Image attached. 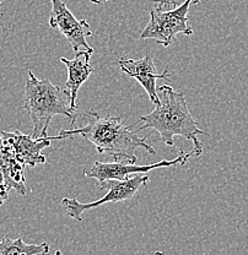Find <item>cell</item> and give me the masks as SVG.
<instances>
[{
  "mask_svg": "<svg viewBox=\"0 0 248 255\" xmlns=\"http://www.w3.org/2000/svg\"><path fill=\"white\" fill-rule=\"evenodd\" d=\"M199 2L201 0H187L172 10L156 6L150 11V21L141 32L140 39H155L157 43L167 48L175 42L178 33L192 36L193 30L188 22V11L191 5Z\"/></svg>",
  "mask_w": 248,
  "mask_h": 255,
  "instance_id": "cell-4",
  "label": "cell"
},
{
  "mask_svg": "<svg viewBox=\"0 0 248 255\" xmlns=\"http://www.w3.org/2000/svg\"><path fill=\"white\" fill-rule=\"evenodd\" d=\"M0 168H1L10 188L25 196L27 193L25 180V166H22L16 159L11 147L2 139L1 135H0Z\"/></svg>",
  "mask_w": 248,
  "mask_h": 255,
  "instance_id": "cell-11",
  "label": "cell"
},
{
  "mask_svg": "<svg viewBox=\"0 0 248 255\" xmlns=\"http://www.w3.org/2000/svg\"><path fill=\"white\" fill-rule=\"evenodd\" d=\"M23 108L32 122V137H46L48 127L54 116H64L75 123V110L71 107L70 94L53 85L48 79H38L31 70L25 85Z\"/></svg>",
  "mask_w": 248,
  "mask_h": 255,
  "instance_id": "cell-3",
  "label": "cell"
},
{
  "mask_svg": "<svg viewBox=\"0 0 248 255\" xmlns=\"http://www.w3.org/2000/svg\"><path fill=\"white\" fill-rule=\"evenodd\" d=\"M160 105L149 114L141 116L138 123H144L137 130L141 131L146 128L156 130L160 137L166 145L175 146V136H183L193 142L194 157H199L203 153V143L199 141L198 135H209L207 131L199 129L198 123L187 106L183 92L175 91L169 85L157 87Z\"/></svg>",
  "mask_w": 248,
  "mask_h": 255,
  "instance_id": "cell-2",
  "label": "cell"
},
{
  "mask_svg": "<svg viewBox=\"0 0 248 255\" xmlns=\"http://www.w3.org/2000/svg\"><path fill=\"white\" fill-rule=\"evenodd\" d=\"M50 2H52V11L49 15L50 27L59 31L68 39L74 53H78L82 49L93 54V48L87 43V37L92 36L89 22L85 20H78L63 0H50Z\"/></svg>",
  "mask_w": 248,
  "mask_h": 255,
  "instance_id": "cell-7",
  "label": "cell"
},
{
  "mask_svg": "<svg viewBox=\"0 0 248 255\" xmlns=\"http://www.w3.org/2000/svg\"><path fill=\"white\" fill-rule=\"evenodd\" d=\"M85 116L89 117L86 124L69 130L63 129L58 135L62 139L81 135L95 146L98 153H108L118 163L135 164L137 148H144L151 155L156 153L155 148L146 142V137L133 131V126L125 127L121 117L100 116L96 112H86Z\"/></svg>",
  "mask_w": 248,
  "mask_h": 255,
  "instance_id": "cell-1",
  "label": "cell"
},
{
  "mask_svg": "<svg viewBox=\"0 0 248 255\" xmlns=\"http://www.w3.org/2000/svg\"><path fill=\"white\" fill-rule=\"evenodd\" d=\"M150 1L155 2L160 7H173L175 9V7L181 6L187 0H150Z\"/></svg>",
  "mask_w": 248,
  "mask_h": 255,
  "instance_id": "cell-14",
  "label": "cell"
},
{
  "mask_svg": "<svg viewBox=\"0 0 248 255\" xmlns=\"http://www.w3.org/2000/svg\"><path fill=\"white\" fill-rule=\"evenodd\" d=\"M91 53L86 50H80L75 53L74 59H68V58L62 57L60 62L65 64L68 68V80H66L64 89L70 94L71 97V107L73 110H78L76 100H78V92L84 82L89 80L90 75L93 73V68L90 64V58Z\"/></svg>",
  "mask_w": 248,
  "mask_h": 255,
  "instance_id": "cell-10",
  "label": "cell"
},
{
  "mask_svg": "<svg viewBox=\"0 0 248 255\" xmlns=\"http://www.w3.org/2000/svg\"><path fill=\"white\" fill-rule=\"evenodd\" d=\"M193 156V152H185V151H180L178 156L175 159L171 161H160L157 163L146 164V166H137V164H127V163H118V162H113V163H105V162H95L90 168L84 169L85 177L87 178H95L98 180L100 184V190L103 189L106 182L107 180H125L129 178L130 174H145L149 171H153L156 168H165V167H173V166H185L188 161L189 157Z\"/></svg>",
  "mask_w": 248,
  "mask_h": 255,
  "instance_id": "cell-6",
  "label": "cell"
},
{
  "mask_svg": "<svg viewBox=\"0 0 248 255\" xmlns=\"http://www.w3.org/2000/svg\"><path fill=\"white\" fill-rule=\"evenodd\" d=\"M49 246L43 242L39 244H27L22 237L12 239L7 236L0 241V255H47Z\"/></svg>",
  "mask_w": 248,
  "mask_h": 255,
  "instance_id": "cell-12",
  "label": "cell"
},
{
  "mask_svg": "<svg viewBox=\"0 0 248 255\" xmlns=\"http://www.w3.org/2000/svg\"><path fill=\"white\" fill-rule=\"evenodd\" d=\"M90 1L93 2V4H96V5H101V4H103V2L109 1V0H90Z\"/></svg>",
  "mask_w": 248,
  "mask_h": 255,
  "instance_id": "cell-15",
  "label": "cell"
},
{
  "mask_svg": "<svg viewBox=\"0 0 248 255\" xmlns=\"http://www.w3.org/2000/svg\"><path fill=\"white\" fill-rule=\"evenodd\" d=\"M10 190H11V188H10V185L6 183L4 173H2L1 168H0V206L7 200Z\"/></svg>",
  "mask_w": 248,
  "mask_h": 255,
  "instance_id": "cell-13",
  "label": "cell"
},
{
  "mask_svg": "<svg viewBox=\"0 0 248 255\" xmlns=\"http://www.w3.org/2000/svg\"><path fill=\"white\" fill-rule=\"evenodd\" d=\"M1 5H2V1H1V0H0V7H1Z\"/></svg>",
  "mask_w": 248,
  "mask_h": 255,
  "instance_id": "cell-18",
  "label": "cell"
},
{
  "mask_svg": "<svg viewBox=\"0 0 248 255\" xmlns=\"http://www.w3.org/2000/svg\"><path fill=\"white\" fill-rule=\"evenodd\" d=\"M148 182L149 175L141 173L135 174L134 177L128 178L125 180H107L103 189L107 188L108 193L100 200L82 204L79 200H76V199L63 198L60 204L65 207L68 216L76 220V221H81L82 214L87 211V210L95 209V207H98L106 203H122V201L129 200L138 193L140 187L145 185Z\"/></svg>",
  "mask_w": 248,
  "mask_h": 255,
  "instance_id": "cell-5",
  "label": "cell"
},
{
  "mask_svg": "<svg viewBox=\"0 0 248 255\" xmlns=\"http://www.w3.org/2000/svg\"><path fill=\"white\" fill-rule=\"evenodd\" d=\"M119 68L123 73L127 74L130 78L135 79L143 86L150 98L151 103L155 106L160 105V98L157 95V79H169V66L165 69L162 74L156 73V66L154 64L153 58L150 54H146L141 59H127V58H118L117 60Z\"/></svg>",
  "mask_w": 248,
  "mask_h": 255,
  "instance_id": "cell-9",
  "label": "cell"
},
{
  "mask_svg": "<svg viewBox=\"0 0 248 255\" xmlns=\"http://www.w3.org/2000/svg\"><path fill=\"white\" fill-rule=\"evenodd\" d=\"M55 255H63V253L60 251H57V252H55Z\"/></svg>",
  "mask_w": 248,
  "mask_h": 255,
  "instance_id": "cell-16",
  "label": "cell"
},
{
  "mask_svg": "<svg viewBox=\"0 0 248 255\" xmlns=\"http://www.w3.org/2000/svg\"><path fill=\"white\" fill-rule=\"evenodd\" d=\"M155 255H165L164 253H162V252H156L155 253Z\"/></svg>",
  "mask_w": 248,
  "mask_h": 255,
  "instance_id": "cell-17",
  "label": "cell"
},
{
  "mask_svg": "<svg viewBox=\"0 0 248 255\" xmlns=\"http://www.w3.org/2000/svg\"><path fill=\"white\" fill-rule=\"evenodd\" d=\"M2 139L11 147L16 159L22 166L36 167L37 164L46 163V156L42 155V150L49 147L52 140H62L59 135L46 137H32V135H25L20 130L15 131H0Z\"/></svg>",
  "mask_w": 248,
  "mask_h": 255,
  "instance_id": "cell-8",
  "label": "cell"
}]
</instances>
